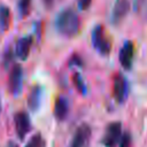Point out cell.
I'll return each mask as SVG.
<instances>
[{"label":"cell","mask_w":147,"mask_h":147,"mask_svg":"<svg viewBox=\"0 0 147 147\" xmlns=\"http://www.w3.org/2000/svg\"><path fill=\"white\" fill-rule=\"evenodd\" d=\"M90 138H91V127H90V125L85 124V123L80 124L76 129L69 147H86V145L90 141Z\"/></svg>","instance_id":"7"},{"label":"cell","mask_w":147,"mask_h":147,"mask_svg":"<svg viewBox=\"0 0 147 147\" xmlns=\"http://www.w3.org/2000/svg\"><path fill=\"white\" fill-rule=\"evenodd\" d=\"M0 113H1V99H0Z\"/></svg>","instance_id":"22"},{"label":"cell","mask_w":147,"mask_h":147,"mask_svg":"<svg viewBox=\"0 0 147 147\" xmlns=\"http://www.w3.org/2000/svg\"><path fill=\"white\" fill-rule=\"evenodd\" d=\"M22 85H23V70L22 67L18 64H15L9 74L8 78V87L11 94L17 95L22 91Z\"/></svg>","instance_id":"6"},{"label":"cell","mask_w":147,"mask_h":147,"mask_svg":"<svg viewBox=\"0 0 147 147\" xmlns=\"http://www.w3.org/2000/svg\"><path fill=\"white\" fill-rule=\"evenodd\" d=\"M41 96H42V88L39 85H36L32 87V90L29 93L28 96V106L32 111H36L41 102Z\"/></svg>","instance_id":"12"},{"label":"cell","mask_w":147,"mask_h":147,"mask_svg":"<svg viewBox=\"0 0 147 147\" xmlns=\"http://www.w3.org/2000/svg\"><path fill=\"white\" fill-rule=\"evenodd\" d=\"M31 0H18V11L21 17H25L30 13Z\"/></svg>","instance_id":"16"},{"label":"cell","mask_w":147,"mask_h":147,"mask_svg":"<svg viewBox=\"0 0 147 147\" xmlns=\"http://www.w3.org/2000/svg\"><path fill=\"white\" fill-rule=\"evenodd\" d=\"M69 113V102L67 98L59 96L54 103V116L57 121H64Z\"/></svg>","instance_id":"11"},{"label":"cell","mask_w":147,"mask_h":147,"mask_svg":"<svg viewBox=\"0 0 147 147\" xmlns=\"http://www.w3.org/2000/svg\"><path fill=\"white\" fill-rule=\"evenodd\" d=\"M69 65H83V61L78 55H72L70 61H69Z\"/></svg>","instance_id":"18"},{"label":"cell","mask_w":147,"mask_h":147,"mask_svg":"<svg viewBox=\"0 0 147 147\" xmlns=\"http://www.w3.org/2000/svg\"><path fill=\"white\" fill-rule=\"evenodd\" d=\"M127 94H129V84L126 78L121 74L115 75L113 80V95L115 100L118 103H122L126 100Z\"/></svg>","instance_id":"4"},{"label":"cell","mask_w":147,"mask_h":147,"mask_svg":"<svg viewBox=\"0 0 147 147\" xmlns=\"http://www.w3.org/2000/svg\"><path fill=\"white\" fill-rule=\"evenodd\" d=\"M14 126L17 137L23 140L31 130V121L25 111H18L14 115Z\"/></svg>","instance_id":"5"},{"label":"cell","mask_w":147,"mask_h":147,"mask_svg":"<svg viewBox=\"0 0 147 147\" xmlns=\"http://www.w3.org/2000/svg\"><path fill=\"white\" fill-rule=\"evenodd\" d=\"M92 45L94 49L101 55H108L111 51L110 40L107 38L103 26L96 25L92 31Z\"/></svg>","instance_id":"2"},{"label":"cell","mask_w":147,"mask_h":147,"mask_svg":"<svg viewBox=\"0 0 147 147\" xmlns=\"http://www.w3.org/2000/svg\"><path fill=\"white\" fill-rule=\"evenodd\" d=\"M133 57H134V45L132 41L126 40L123 44L119 51V54H118V60H119L121 65L126 70L131 69L132 63H133Z\"/></svg>","instance_id":"9"},{"label":"cell","mask_w":147,"mask_h":147,"mask_svg":"<svg viewBox=\"0 0 147 147\" xmlns=\"http://www.w3.org/2000/svg\"><path fill=\"white\" fill-rule=\"evenodd\" d=\"M24 147H46V140L40 133L33 134Z\"/></svg>","instance_id":"14"},{"label":"cell","mask_w":147,"mask_h":147,"mask_svg":"<svg viewBox=\"0 0 147 147\" xmlns=\"http://www.w3.org/2000/svg\"><path fill=\"white\" fill-rule=\"evenodd\" d=\"M131 144H132L131 134L129 132H125L124 134H122V138L119 140V147H131Z\"/></svg>","instance_id":"17"},{"label":"cell","mask_w":147,"mask_h":147,"mask_svg":"<svg viewBox=\"0 0 147 147\" xmlns=\"http://www.w3.org/2000/svg\"><path fill=\"white\" fill-rule=\"evenodd\" d=\"M6 147H18V146H17V144L14 142V141H8V144H7Z\"/></svg>","instance_id":"21"},{"label":"cell","mask_w":147,"mask_h":147,"mask_svg":"<svg viewBox=\"0 0 147 147\" xmlns=\"http://www.w3.org/2000/svg\"><path fill=\"white\" fill-rule=\"evenodd\" d=\"M122 138V125L119 122H111L107 125L102 142L106 147H116Z\"/></svg>","instance_id":"3"},{"label":"cell","mask_w":147,"mask_h":147,"mask_svg":"<svg viewBox=\"0 0 147 147\" xmlns=\"http://www.w3.org/2000/svg\"><path fill=\"white\" fill-rule=\"evenodd\" d=\"M80 28V20L78 14L72 8H64L59 13L55 20L56 31L64 37H74L78 33Z\"/></svg>","instance_id":"1"},{"label":"cell","mask_w":147,"mask_h":147,"mask_svg":"<svg viewBox=\"0 0 147 147\" xmlns=\"http://www.w3.org/2000/svg\"><path fill=\"white\" fill-rule=\"evenodd\" d=\"M91 2L92 0H77V3H78V7L83 10L87 9L90 6H91Z\"/></svg>","instance_id":"19"},{"label":"cell","mask_w":147,"mask_h":147,"mask_svg":"<svg viewBox=\"0 0 147 147\" xmlns=\"http://www.w3.org/2000/svg\"><path fill=\"white\" fill-rule=\"evenodd\" d=\"M10 24V10L7 6H0V28L7 30Z\"/></svg>","instance_id":"13"},{"label":"cell","mask_w":147,"mask_h":147,"mask_svg":"<svg viewBox=\"0 0 147 147\" xmlns=\"http://www.w3.org/2000/svg\"><path fill=\"white\" fill-rule=\"evenodd\" d=\"M72 82H74L76 88L79 91V93H82V94H85V93H86V86H85V84H84V80H83L82 76H80L78 72H75V74H74V76H72Z\"/></svg>","instance_id":"15"},{"label":"cell","mask_w":147,"mask_h":147,"mask_svg":"<svg viewBox=\"0 0 147 147\" xmlns=\"http://www.w3.org/2000/svg\"><path fill=\"white\" fill-rule=\"evenodd\" d=\"M132 0H116L111 10V22L118 24L130 11Z\"/></svg>","instance_id":"8"},{"label":"cell","mask_w":147,"mask_h":147,"mask_svg":"<svg viewBox=\"0 0 147 147\" xmlns=\"http://www.w3.org/2000/svg\"><path fill=\"white\" fill-rule=\"evenodd\" d=\"M32 42L33 39L31 36H25L18 39V41L16 42V55L18 56V59H21L22 61L28 59L32 47Z\"/></svg>","instance_id":"10"},{"label":"cell","mask_w":147,"mask_h":147,"mask_svg":"<svg viewBox=\"0 0 147 147\" xmlns=\"http://www.w3.org/2000/svg\"><path fill=\"white\" fill-rule=\"evenodd\" d=\"M42 3L45 5V7L51 8V7L54 5V0H42Z\"/></svg>","instance_id":"20"}]
</instances>
